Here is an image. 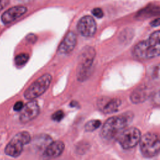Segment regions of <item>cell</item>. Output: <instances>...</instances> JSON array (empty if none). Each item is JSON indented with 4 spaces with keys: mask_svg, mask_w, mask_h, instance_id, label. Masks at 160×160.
Returning <instances> with one entry per match:
<instances>
[{
    "mask_svg": "<svg viewBox=\"0 0 160 160\" xmlns=\"http://www.w3.org/2000/svg\"><path fill=\"white\" fill-rule=\"evenodd\" d=\"M29 58V55L26 53L19 54L15 57L14 62L17 66H22L28 62Z\"/></svg>",
    "mask_w": 160,
    "mask_h": 160,
    "instance_id": "e0dca14e",
    "label": "cell"
},
{
    "mask_svg": "<svg viewBox=\"0 0 160 160\" xmlns=\"http://www.w3.org/2000/svg\"><path fill=\"white\" fill-rule=\"evenodd\" d=\"M148 96L149 92L146 89L139 88L132 92L130 99L133 103L139 104L146 101Z\"/></svg>",
    "mask_w": 160,
    "mask_h": 160,
    "instance_id": "9a60e30c",
    "label": "cell"
},
{
    "mask_svg": "<svg viewBox=\"0 0 160 160\" xmlns=\"http://www.w3.org/2000/svg\"><path fill=\"white\" fill-rule=\"evenodd\" d=\"M39 113V106L36 101L32 99L27 102L21 110L20 121L22 123H26L36 118Z\"/></svg>",
    "mask_w": 160,
    "mask_h": 160,
    "instance_id": "ba28073f",
    "label": "cell"
},
{
    "mask_svg": "<svg viewBox=\"0 0 160 160\" xmlns=\"http://www.w3.org/2000/svg\"><path fill=\"white\" fill-rule=\"evenodd\" d=\"M64 149V144L62 141L51 142L44 151V156L47 158H54L60 156Z\"/></svg>",
    "mask_w": 160,
    "mask_h": 160,
    "instance_id": "4fadbf2b",
    "label": "cell"
},
{
    "mask_svg": "<svg viewBox=\"0 0 160 160\" xmlns=\"http://www.w3.org/2000/svg\"><path fill=\"white\" fill-rule=\"evenodd\" d=\"M150 24H151V26H153V27L159 26V24H160V19L159 18H157V19L153 20L152 21H151L150 22Z\"/></svg>",
    "mask_w": 160,
    "mask_h": 160,
    "instance_id": "603a6c76",
    "label": "cell"
},
{
    "mask_svg": "<svg viewBox=\"0 0 160 160\" xmlns=\"http://www.w3.org/2000/svg\"><path fill=\"white\" fill-rule=\"evenodd\" d=\"M51 81L52 76L51 74H43L27 88L24 94L25 98L32 100L40 96L48 89Z\"/></svg>",
    "mask_w": 160,
    "mask_h": 160,
    "instance_id": "8992f818",
    "label": "cell"
},
{
    "mask_svg": "<svg viewBox=\"0 0 160 160\" xmlns=\"http://www.w3.org/2000/svg\"><path fill=\"white\" fill-rule=\"evenodd\" d=\"M140 150L146 158L156 156L160 149V141L158 136L152 132H147L141 137L139 141Z\"/></svg>",
    "mask_w": 160,
    "mask_h": 160,
    "instance_id": "277c9868",
    "label": "cell"
},
{
    "mask_svg": "<svg viewBox=\"0 0 160 160\" xmlns=\"http://www.w3.org/2000/svg\"><path fill=\"white\" fill-rule=\"evenodd\" d=\"M101 124V122L99 120H91L86 122L84 126V129L86 131L91 132L98 129Z\"/></svg>",
    "mask_w": 160,
    "mask_h": 160,
    "instance_id": "2e32d148",
    "label": "cell"
},
{
    "mask_svg": "<svg viewBox=\"0 0 160 160\" xmlns=\"http://www.w3.org/2000/svg\"><path fill=\"white\" fill-rule=\"evenodd\" d=\"M64 117V113L61 110H58V111H56L52 115V120H54L55 121H57V122L61 121L63 119Z\"/></svg>",
    "mask_w": 160,
    "mask_h": 160,
    "instance_id": "ac0fdd59",
    "label": "cell"
},
{
    "mask_svg": "<svg viewBox=\"0 0 160 160\" xmlns=\"http://www.w3.org/2000/svg\"><path fill=\"white\" fill-rule=\"evenodd\" d=\"M121 104V100L116 98L111 99L102 97L98 101V108L105 114H112L117 112Z\"/></svg>",
    "mask_w": 160,
    "mask_h": 160,
    "instance_id": "30bf717a",
    "label": "cell"
},
{
    "mask_svg": "<svg viewBox=\"0 0 160 160\" xmlns=\"http://www.w3.org/2000/svg\"><path fill=\"white\" fill-rule=\"evenodd\" d=\"M23 106H24V104L22 101H18L14 104L13 106V109L15 111H20L22 109Z\"/></svg>",
    "mask_w": 160,
    "mask_h": 160,
    "instance_id": "ffe728a7",
    "label": "cell"
},
{
    "mask_svg": "<svg viewBox=\"0 0 160 160\" xmlns=\"http://www.w3.org/2000/svg\"><path fill=\"white\" fill-rule=\"evenodd\" d=\"M159 14V7L154 4H149L144 8L140 10L137 15L136 18L139 19L148 18L152 16H158Z\"/></svg>",
    "mask_w": 160,
    "mask_h": 160,
    "instance_id": "5bb4252c",
    "label": "cell"
},
{
    "mask_svg": "<svg viewBox=\"0 0 160 160\" xmlns=\"http://www.w3.org/2000/svg\"><path fill=\"white\" fill-rule=\"evenodd\" d=\"M27 11V8L23 6H16L6 10L1 16V21L5 24H9L23 14Z\"/></svg>",
    "mask_w": 160,
    "mask_h": 160,
    "instance_id": "8fae6325",
    "label": "cell"
},
{
    "mask_svg": "<svg viewBox=\"0 0 160 160\" xmlns=\"http://www.w3.org/2000/svg\"><path fill=\"white\" fill-rule=\"evenodd\" d=\"M36 39H37V38H36V35H34L33 34H29L26 37L27 41H28L29 42H32V43L35 42L36 41Z\"/></svg>",
    "mask_w": 160,
    "mask_h": 160,
    "instance_id": "44dd1931",
    "label": "cell"
},
{
    "mask_svg": "<svg viewBox=\"0 0 160 160\" xmlns=\"http://www.w3.org/2000/svg\"><path fill=\"white\" fill-rule=\"evenodd\" d=\"M141 137L139 129L131 127L122 130L118 136V141L123 149H128L136 146Z\"/></svg>",
    "mask_w": 160,
    "mask_h": 160,
    "instance_id": "52a82bcc",
    "label": "cell"
},
{
    "mask_svg": "<svg viewBox=\"0 0 160 160\" xmlns=\"http://www.w3.org/2000/svg\"><path fill=\"white\" fill-rule=\"evenodd\" d=\"M31 141L30 134L27 131H21L16 134L6 145L5 154L12 158L18 157L23 150L24 146Z\"/></svg>",
    "mask_w": 160,
    "mask_h": 160,
    "instance_id": "5b68a950",
    "label": "cell"
},
{
    "mask_svg": "<svg viewBox=\"0 0 160 160\" xmlns=\"http://www.w3.org/2000/svg\"><path fill=\"white\" fill-rule=\"evenodd\" d=\"M95 56V49L91 46H86L82 49L79 56V66L77 71L79 81H84L89 76Z\"/></svg>",
    "mask_w": 160,
    "mask_h": 160,
    "instance_id": "3957f363",
    "label": "cell"
},
{
    "mask_svg": "<svg viewBox=\"0 0 160 160\" xmlns=\"http://www.w3.org/2000/svg\"><path fill=\"white\" fill-rule=\"evenodd\" d=\"M9 1V0H0V11L8 4Z\"/></svg>",
    "mask_w": 160,
    "mask_h": 160,
    "instance_id": "7402d4cb",
    "label": "cell"
},
{
    "mask_svg": "<svg viewBox=\"0 0 160 160\" xmlns=\"http://www.w3.org/2000/svg\"><path fill=\"white\" fill-rule=\"evenodd\" d=\"M77 28L78 32L84 37H91L96 31V23L93 18L85 16L79 21Z\"/></svg>",
    "mask_w": 160,
    "mask_h": 160,
    "instance_id": "9c48e42d",
    "label": "cell"
},
{
    "mask_svg": "<svg viewBox=\"0 0 160 160\" xmlns=\"http://www.w3.org/2000/svg\"><path fill=\"white\" fill-rule=\"evenodd\" d=\"M76 36L72 31L68 32L58 47V52L61 54L71 52L76 44Z\"/></svg>",
    "mask_w": 160,
    "mask_h": 160,
    "instance_id": "7c38bea8",
    "label": "cell"
},
{
    "mask_svg": "<svg viewBox=\"0 0 160 160\" xmlns=\"http://www.w3.org/2000/svg\"><path fill=\"white\" fill-rule=\"evenodd\" d=\"M133 114L131 112H126L119 116L109 118L104 124L101 134L105 139H112L118 136L124 130L133 119Z\"/></svg>",
    "mask_w": 160,
    "mask_h": 160,
    "instance_id": "7a4b0ae2",
    "label": "cell"
},
{
    "mask_svg": "<svg viewBox=\"0 0 160 160\" xmlns=\"http://www.w3.org/2000/svg\"><path fill=\"white\" fill-rule=\"evenodd\" d=\"M160 54V32L157 31L145 41L139 42L133 49L134 56L141 60L154 58Z\"/></svg>",
    "mask_w": 160,
    "mask_h": 160,
    "instance_id": "6da1fadb",
    "label": "cell"
},
{
    "mask_svg": "<svg viewBox=\"0 0 160 160\" xmlns=\"http://www.w3.org/2000/svg\"><path fill=\"white\" fill-rule=\"evenodd\" d=\"M92 14L97 18H102L104 16L102 10L99 8H96L93 9L92 11Z\"/></svg>",
    "mask_w": 160,
    "mask_h": 160,
    "instance_id": "d6986e66",
    "label": "cell"
}]
</instances>
